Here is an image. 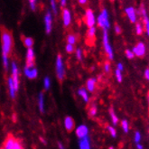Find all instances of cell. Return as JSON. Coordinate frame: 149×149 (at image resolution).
<instances>
[{"instance_id":"f35d334b","label":"cell","mask_w":149,"mask_h":149,"mask_svg":"<svg viewBox=\"0 0 149 149\" xmlns=\"http://www.w3.org/2000/svg\"><path fill=\"white\" fill-rule=\"evenodd\" d=\"M79 3H80L81 6H85L88 3V0H79Z\"/></svg>"},{"instance_id":"7c38bea8","label":"cell","mask_w":149,"mask_h":149,"mask_svg":"<svg viewBox=\"0 0 149 149\" xmlns=\"http://www.w3.org/2000/svg\"><path fill=\"white\" fill-rule=\"evenodd\" d=\"M76 134H77L79 138H82L84 136H87V134H88V128H87V127H85V126L79 127L77 128V130H76Z\"/></svg>"},{"instance_id":"60d3db41","label":"cell","mask_w":149,"mask_h":149,"mask_svg":"<svg viewBox=\"0 0 149 149\" xmlns=\"http://www.w3.org/2000/svg\"><path fill=\"white\" fill-rule=\"evenodd\" d=\"M145 76H146V79H149V70L148 69H146V72H145Z\"/></svg>"},{"instance_id":"7a4b0ae2","label":"cell","mask_w":149,"mask_h":149,"mask_svg":"<svg viewBox=\"0 0 149 149\" xmlns=\"http://www.w3.org/2000/svg\"><path fill=\"white\" fill-rule=\"evenodd\" d=\"M2 148H6V149H21L23 148L22 144L20 143V141L18 139H16L13 135L9 134L7 136L6 141L4 142Z\"/></svg>"},{"instance_id":"30bf717a","label":"cell","mask_w":149,"mask_h":149,"mask_svg":"<svg viewBox=\"0 0 149 149\" xmlns=\"http://www.w3.org/2000/svg\"><path fill=\"white\" fill-rule=\"evenodd\" d=\"M17 67L15 65V63H13V75H12V80L14 82V86H15V90L17 91L18 89V73H17Z\"/></svg>"},{"instance_id":"5bb4252c","label":"cell","mask_w":149,"mask_h":149,"mask_svg":"<svg viewBox=\"0 0 149 149\" xmlns=\"http://www.w3.org/2000/svg\"><path fill=\"white\" fill-rule=\"evenodd\" d=\"M63 23L65 26H68L71 23V15H70L69 10L63 9Z\"/></svg>"},{"instance_id":"83f0119b","label":"cell","mask_w":149,"mask_h":149,"mask_svg":"<svg viewBox=\"0 0 149 149\" xmlns=\"http://www.w3.org/2000/svg\"><path fill=\"white\" fill-rule=\"evenodd\" d=\"M143 33V29H142V26L140 25L139 24H136V33L137 34H142Z\"/></svg>"},{"instance_id":"d6a6232c","label":"cell","mask_w":149,"mask_h":149,"mask_svg":"<svg viewBox=\"0 0 149 149\" xmlns=\"http://www.w3.org/2000/svg\"><path fill=\"white\" fill-rule=\"evenodd\" d=\"M51 5H52V10H54V12L56 13V7H55V2H54V0H51Z\"/></svg>"},{"instance_id":"7bdbcfd3","label":"cell","mask_w":149,"mask_h":149,"mask_svg":"<svg viewBox=\"0 0 149 149\" xmlns=\"http://www.w3.org/2000/svg\"><path fill=\"white\" fill-rule=\"evenodd\" d=\"M61 3H62V6H64L65 4H66V0H62V1H61Z\"/></svg>"},{"instance_id":"e575fe53","label":"cell","mask_w":149,"mask_h":149,"mask_svg":"<svg viewBox=\"0 0 149 149\" xmlns=\"http://www.w3.org/2000/svg\"><path fill=\"white\" fill-rule=\"evenodd\" d=\"M145 23H146V33H148V32H149V24H148V19L147 18L145 19Z\"/></svg>"},{"instance_id":"d590c367","label":"cell","mask_w":149,"mask_h":149,"mask_svg":"<svg viewBox=\"0 0 149 149\" xmlns=\"http://www.w3.org/2000/svg\"><path fill=\"white\" fill-rule=\"evenodd\" d=\"M105 71H106V72H109L110 71V66L109 63H106V64H105Z\"/></svg>"},{"instance_id":"9a60e30c","label":"cell","mask_w":149,"mask_h":149,"mask_svg":"<svg viewBox=\"0 0 149 149\" xmlns=\"http://www.w3.org/2000/svg\"><path fill=\"white\" fill-rule=\"evenodd\" d=\"M21 40L23 41L24 46H26L27 48L32 47L33 45V39L31 38V37H25L24 36H21Z\"/></svg>"},{"instance_id":"5b68a950","label":"cell","mask_w":149,"mask_h":149,"mask_svg":"<svg viewBox=\"0 0 149 149\" xmlns=\"http://www.w3.org/2000/svg\"><path fill=\"white\" fill-rule=\"evenodd\" d=\"M94 42H95V28L92 26V27H90L89 31L87 33L86 43L90 46H93Z\"/></svg>"},{"instance_id":"8d00e7d4","label":"cell","mask_w":149,"mask_h":149,"mask_svg":"<svg viewBox=\"0 0 149 149\" xmlns=\"http://www.w3.org/2000/svg\"><path fill=\"white\" fill-rule=\"evenodd\" d=\"M115 29H116V33L118 34H120L121 33V28L119 27L118 24H115Z\"/></svg>"},{"instance_id":"b9f144b4","label":"cell","mask_w":149,"mask_h":149,"mask_svg":"<svg viewBox=\"0 0 149 149\" xmlns=\"http://www.w3.org/2000/svg\"><path fill=\"white\" fill-rule=\"evenodd\" d=\"M118 68L119 71H122V70H123V66H122V64H120V63L118 65Z\"/></svg>"},{"instance_id":"4fadbf2b","label":"cell","mask_w":149,"mask_h":149,"mask_svg":"<svg viewBox=\"0 0 149 149\" xmlns=\"http://www.w3.org/2000/svg\"><path fill=\"white\" fill-rule=\"evenodd\" d=\"M25 75L27 76L28 78L30 79H34V78H36L37 76V70L36 69H30L29 67H26L25 68Z\"/></svg>"},{"instance_id":"f546056e","label":"cell","mask_w":149,"mask_h":149,"mask_svg":"<svg viewBox=\"0 0 149 149\" xmlns=\"http://www.w3.org/2000/svg\"><path fill=\"white\" fill-rule=\"evenodd\" d=\"M45 87L46 90H48V88L50 87V80L48 78H45Z\"/></svg>"},{"instance_id":"484cf974","label":"cell","mask_w":149,"mask_h":149,"mask_svg":"<svg viewBox=\"0 0 149 149\" xmlns=\"http://www.w3.org/2000/svg\"><path fill=\"white\" fill-rule=\"evenodd\" d=\"M122 127H123L125 132H127V131H128V125H127V122L126 120L122 121Z\"/></svg>"},{"instance_id":"ba28073f","label":"cell","mask_w":149,"mask_h":149,"mask_svg":"<svg viewBox=\"0 0 149 149\" xmlns=\"http://www.w3.org/2000/svg\"><path fill=\"white\" fill-rule=\"evenodd\" d=\"M34 66V54L33 49L30 47L28 48V52H27V57H26V67L32 68Z\"/></svg>"},{"instance_id":"3957f363","label":"cell","mask_w":149,"mask_h":149,"mask_svg":"<svg viewBox=\"0 0 149 149\" xmlns=\"http://www.w3.org/2000/svg\"><path fill=\"white\" fill-rule=\"evenodd\" d=\"M99 25L102 28H109V23L108 20V14L106 10H103L99 16Z\"/></svg>"},{"instance_id":"7402d4cb","label":"cell","mask_w":149,"mask_h":149,"mask_svg":"<svg viewBox=\"0 0 149 149\" xmlns=\"http://www.w3.org/2000/svg\"><path fill=\"white\" fill-rule=\"evenodd\" d=\"M39 107H40L41 112H43V96H42V94H41L39 97Z\"/></svg>"},{"instance_id":"8992f818","label":"cell","mask_w":149,"mask_h":149,"mask_svg":"<svg viewBox=\"0 0 149 149\" xmlns=\"http://www.w3.org/2000/svg\"><path fill=\"white\" fill-rule=\"evenodd\" d=\"M103 42H104V47H105V50H106L107 54L109 55V57L110 59L113 58V54H112V50H111V47L109 43V40H108V33H107V31L106 29L104 30V36H103Z\"/></svg>"},{"instance_id":"74e56055","label":"cell","mask_w":149,"mask_h":149,"mask_svg":"<svg viewBox=\"0 0 149 149\" xmlns=\"http://www.w3.org/2000/svg\"><path fill=\"white\" fill-rule=\"evenodd\" d=\"M77 58L79 59V60H81V51L79 49V50H77Z\"/></svg>"},{"instance_id":"e0dca14e","label":"cell","mask_w":149,"mask_h":149,"mask_svg":"<svg viewBox=\"0 0 149 149\" xmlns=\"http://www.w3.org/2000/svg\"><path fill=\"white\" fill-rule=\"evenodd\" d=\"M45 24H46V33H49L52 29V17L50 13H48L45 16Z\"/></svg>"},{"instance_id":"d4e9b609","label":"cell","mask_w":149,"mask_h":149,"mask_svg":"<svg viewBox=\"0 0 149 149\" xmlns=\"http://www.w3.org/2000/svg\"><path fill=\"white\" fill-rule=\"evenodd\" d=\"M66 51L69 54H72V52L74 51V47H73V45H71V43H68L67 46H66Z\"/></svg>"},{"instance_id":"ac0fdd59","label":"cell","mask_w":149,"mask_h":149,"mask_svg":"<svg viewBox=\"0 0 149 149\" xmlns=\"http://www.w3.org/2000/svg\"><path fill=\"white\" fill-rule=\"evenodd\" d=\"M81 142H80V147L81 149H89L90 148V143H89V139L88 137L84 136L81 138Z\"/></svg>"},{"instance_id":"ffe728a7","label":"cell","mask_w":149,"mask_h":149,"mask_svg":"<svg viewBox=\"0 0 149 149\" xmlns=\"http://www.w3.org/2000/svg\"><path fill=\"white\" fill-rule=\"evenodd\" d=\"M8 85H9V89H10V94H11V97L12 98H15V86H14V82H13V80L12 78H10L9 80H8Z\"/></svg>"},{"instance_id":"4316f807","label":"cell","mask_w":149,"mask_h":149,"mask_svg":"<svg viewBox=\"0 0 149 149\" xmlns=\"http://www.w3.org/2000/svg\"><path fill=\"white\" fill-rule=\"evenodd\" d=\"M116 77H117V79H118V81L120 82L121 81H122V76H121V72H120V71L118 69L117 71H116Z\"/></svg>"},{"instance_id":"2e32d148","label":"cell","mask_w":149,"mask_h":149,"mask_svg":"<svg viewBox=\"0 0 149 149\" xmlns=\"http://www.w3.org/2000/svg\"><path fill=\"white\" fill-rule=\"evenodd\" d=\"M126 12H127V15L129 17L130 21L133 22V23L136 22V12L134 10V8L133 7H129L126 10Z\"/></svg>"},{"instance_id":"8fae6325","label":"cell","mask_w":149,"mask_h":149,"mask_svg":"<svg viewBox=\"0 0 149 149\" xmlns=\"http://www.w3.org/2000/svg\"><path fill=\"white\" fill-rule=\"evenodd\" d=\"M64 126L67 129L68 132H72V129L74 128V120L71 117H67L64 119Z\"/></svg>"},{"instance_id":"603a6c76","label":"cell","mask_w":149,"mask_h":149,"mask_svg":"<svg viewBox=\"0 0 149 149\" xmlns=\"http://www.w3.org/2000/svg\"><path fill=\"white\" fill-rule=\"evenodd\" d=\"M67 41H68L69 43H71V45H74L75 42H76V37L74 36H72V34H71V36H68Z\"/></svg>"},{"instance_id":"836d02e7","label":"cell","mask_w":149,"mask_h":149,"mask_svg":"<svg viewBox=\"0 0 149 149\" xmlns=\"http://www.w3.org/2000/svg\"><path fill=\"white\" fill-rule=\"evenodd\" d=\"M36 0H29L30 5H31V7H32V9H33V10L34 9V7H36Z\"/></svg>"},{"instance_id":"277c9868","label":"cell","mask_w":149,"mask_h":149,"mask_svg":"<svg viewBox=\"0 0 149 149\" xmlns=\"http://www.w3.org/2000/svg\"><path fill=\"white\" fill-rule=\"evenodd\" d=\"M56 70H57V76L58 79L62 81L63 76H64V72H63V61H62V56L61 54L58 55L57 57V63H56Z\"/></svg>"},{"instance_id":"ab89813d","label":"cell","mask_w":149,"mask_h":149,"mask_svg":"<svg viewBox=\"0 0 149 149\" xmlns=\"http://www.w3.org/2000/svg\"><path fill=\"white\" fill-rule=\"evenodd\" d=\"M135 140H136V143L139 142V140H140V134H139L138 132L136 133V138H135Z\"/></svg>"},{"instance_id":"9c48e42d","label":"cell","mask_w":149,"mask_h":149,"mask_svg":"<svg viewBox=\"0 0 149 149\" xmlns=\"http://www.w3.org/2000/svg\"><path fill=\"white\" fill-rule=\"evenodd\" d=\"M133 52H134V54H135L136 56H138V57H140V58L144 57V55H145V54H146V47H145V45H144V43H142V42L138 43L137 46H136V47L134 48Z\"/></svg>"},{"instance_id":"44dd1931","label":"cell","mask_w":149,"mask_h":149,"mask_svg":"<svg viewBox=\"0 0 149 149\" xmlns=\"http://www.w3.org/2000/svg\"><path fill=\"white\" fill-rule=\"evenodd\" d=\"M79 94H80L81 97L83 98V100L87 102L88 100H89V98H88V95H87V92L84 89H81L80 91H79Z\"/></svg>"},{"instance_id":"cb8c5ba5","label":"cell","mask_w":149,"mask_h":149,"mask_svg":"<svg viewBox=\"0 0 149 149\" xmlns=\"http://www.w3.org/2000/svg\"><path fill=\"white\" fill-rule=\"evenodd\" d=\"M109 113H110V115H111V118H112L113 123H114V124H117V123H118V118L116 117L115 113L113 112V109H110V110H109Z\"/></svg>"},{"instance_id":"1f68e13d","label":"cell","mask_w":149,"mask_h":149,"mask_svg":"<svg viewBox=\"0 0 149 149\" xmlns=\"http://www.w3.org/2000/svg\"><path fill=\"white\" fill-rule=\"evenodd\" d=\"M109 132L111 133L112 136H116V130L115 129H114L113 127H109Z\"/></svg>"},{"instance_id":"6da1fadb","label":"cell","mask_w":149,"mask_h":149,"mask_svg":"<svg viewBox=\"0 0 149 149\" xmlns=\"http://www.w3.org/2000/svg\"><path fill=\"white\" fill-rule=\"evenodd\" d=\"M2 36V48H3V55L8 56L11 54V51L13 48V38L12 33L8 31L4 26L0 27Z\"/></svg>"},{"instance_id":"52a82bcc","label":"cell","mask_w":149,"mask_h":149,"mask_svg":"<svg viewBox=\"0 0 149 149\" xmlns=\"http://www.w3.org/2000/svg\"><path fill=\"white\" fill-rule=\"evenodd\" d=\"M85 22H86V24L89 26V27H92L94 25V15H93V12L92 10L91 9H87L86 11V15H85Z\"/></svg>"},{"instance_id":"d6986e66","label":"cell","mask_w":149,"mask_h":149,"mask_svg":"<svg viewBox=\"0 0 149 149\" xmlns=\"http://www.w3.org/2000/svg\"><path fill=\"white\" fill-rule=\"evenodd\" d=\"M95 85H96V81L94 79H91L87 82V88L91 92H93L95 91Z\"/></svg>"},{"instance_id":"4dcf8cb0","label":"cell","mask_w":149,"mask_h":149,"mask_svg":"<svg viewBox=\"0 0 149 149\" xmlns=\"http://www.w3.org/2000/svg\"><path fill=\"white\" fill-rule=\"evenodd\" d=\"M96 112H97V109H96L95 107L91 108V111H90V115L91 116H95L96 115Z\"/></svg>"},{"instance_id":"f1b7e54d","label":"cell","mask_w":149,"mask_h":149,"mask_svg":"<svg viewBox=\"0 0 149 149\" xmlns=\"http://www.w3.org/2000/svg\"><path fill=\"white\" fill-rule=\"evenodd\" d=\"M126 54H127V58H129V59H132L134 57V54L131 51H129V50H127L126 51Z\"/></svg>"}]
</instances>
